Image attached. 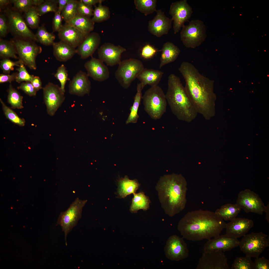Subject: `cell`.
<instances>
[{"label": "cell", "instance_id": "6da1fadb", "mask_svg": "<svg viewBox=\"0 0 269 269\" xmlns=\"http://www.w3.org/2000/svg\"><path fill=\"white\" fill-rule=\"evenodd\" d=\"M179 70L185 80L186 91L198 113L209 120L214 114L213 81L188 62H183Z\"/></svg>", "mask_w": 269, "mask_h": 269}, {"label": "cell", "instance_id": "7a4b0ae2", "mask_svg": "<svg viewBox=\"0 0 269 269\" xmlns=\"http://www.w3.org/2000/svg\"><path fill=\"white\" fill-rule=\"evenodd\" d=\"M226 223L214 212L199 209L187 213L179 221L177 229L184 238L197 241L219 235Z\"/></svg>", "mask_w": 269, "mask_h": 269}, {"label": "cell", "instance_id": "3957f363", "mask_svg": "<svg viewBox=\"0 0 269 269\" xmlns=\"http://www.w3.org/2000/svg\"><path fill=\"white\" fill-rule=\"evenodd\" d=\"M187 184L181 174L161 176L155 187L159 200L165 214L173 217L182 211L187 203Z\"/></svg>", "mask_w": 269, "mask_h": 269}, {"label": "cell", "instance_id": "277c9868", "mask_svg": "<svg viewBox=\"0 0 269 269\" xmlns=\"http://www.w3.org/2000/svg\"><path fill=\"white\" fill-rule=\"evenodd\" d=\"M166 98L171 111L179 120L190 123L198 112L182 83L180 79L174 74L169 76Z\"/></svg>", "mask_w": 269, "mask_h": 269}, {"label": "cell", "instance_id": "5b68a950", "mask_svg": "<svg viewBox=\"0 0 269 269\" xmlns=\"http://www.w3.org/2000/svg\"><path fill=\"white\" fill-rule=\"evenodd\" d=\"M142 99L145 111L153 120L160 119L166 112L167 102L165 94L158 85L146 90Z\"/></svg>", "mask_w": 269, "mask_h": 269}, {"label": "cell", "instance_id": "8992f818", "mask_svg": "<svg viewBox=\"0 0 269 269\" xmlns=\"http://www.w3.org/2000/svg\"><path fill=\"white\" fill-rule=\"evenodd\" d=\"M206 32V26L203 21L193 20L182 27L180 32L181 40L186 48L195 49L204 41L207 37Z\"/></svg>", "mask_w": 269, "mask_h": 269}, {"label": "cell", "instance_id": "52a82bcc", "mask_svg": "<svg viewBox=\"0 0 269 269\" xmlns=\"http://www.w3.org/2000/svg\"><path fill=\"white\" fill-rule=\"evenodd\" d=\"M115 73V76L123 88L127 89L144 68L142 62L131 58L121 61Z\"/></svg>", "mask_w": 269, "mask_h": 269}, {"label": "cell", "instance_id": "ba28073f", "mask_svg": "<svg viewBox=\"0 0 269 269\" xmlns=\"http://www.w3.org/2000/svg\"><path fill=\"white\" fill-rule=\"evenodd\" d=\"M269 245L268 235L260 232L246 234L240 241L239 246L246 256L256 258L259 257Z\"/></svg>", "mask_w": 269, "mask_h": 269}, {"label": "cell", "instance_id": "9c48e42d", "mask_svg": "<svg viewBox=\"0 0 269 269\" xmlns=\"http://www.w3.org/2000/svg\"><path fill=\"white\" fill-rule=\"evenodd\" d=\"M87 202V200H81L76 198L66 211L60 214L57 224L61 226L64 233L66 245L67 236L81 218L83 208Z\"/></svg>", "mask_w": 269, "mask_h": 269}, {"label": "cell", "instance_id": "30bf717a", "mask_svg": "<svg viewBox=\"0 0 269 269\" xmlns=\"http://www.w3.org/2000/svg\"><path fill=\"white\" fill-rule=\"evenodd\" d=\"M32 41L15 38L11 41L13 44L19 56V60L30 69H36V60L42 52L41 47Z\"/></svg>", "mask_w": 269, "mask_h": 269}, {"label": "cell", "instance_id": "8fae6325", "mask_svg": "<svg viewBox=\"0 0 269 269\" xmlns=\"http://www.w3.org/2000/svg\"><path fill=\"white\" fill-rule=\"evenodd\" d=\"M9 29L18 38L38 42L35 34L29 29L18 11L8 8L5 10Z\"/></svg>", "mask_w": 269, "mask_h": 269}, {"label": "cell", "instance_id": "7c38bea8", "mask_svg": "<svg viewBox=\"0 0 269 269\" xmlns=\"http://www.w3.org/2000/svg\"><path fill=\"white\" fill-rule=\"evenodd\" d=\"M236 203L246 213L252 212L262 215L266 208L259 196L248 189L240 192Z\"/></svg>", "mask_w": 269, "mask_h": 269}, {"label": "cell", "instance_id": "4fadbf2b", "mask_svg": "<svg viewBox=\"0 0 269 269\" xmlns=\"http://www.w3.org/2000/svg\"><path fill=\"white\" fill-rule=\"evenodd\" d=\"M193 12L192 8L187 0H182L172 2L171 5L169 14L173 21V29L174 34L178 33L189 21Z\"/></svg>", "mask_w": 269, "mask_h": 269}, {"label": "cell", "instance_id": "5bb4252c", "mask_svg": "<svg viewBox=\"0 0 269 269\" xmlns=\"http://www.w3.org/2000/svg\"><path fill=\"white\" fill-rule=\"evenodd\" d=\"M43 89L47 113L49 115L53 116L64 101L65 93L60 87L50 82Z\"/></svg>", "mask_w": 269, "mask_h": 269}, {"label": "cell", "instance_id": "9a60e30c", "mask_svg": "<svg viewBox=\"0 0 269 269\" xmlns=\"http://www.w3.org/2000/svg\"><path fill=\"white\" fill-rule=\"evenodd\" d=\"M184 238L176 235L170 236L164 247L166 257L173 261H178L187 258L189 250Z\"/></svg>", "mask_w": 269, "mask_h": 269}, {"label": "cell", "instance_id": "2e32d148", "mask_svg": "<svg viewBox=\"0 0 269 269\" xmlns=\"http://www.w3.org/2000/svg\"><path fill=\"white\" fill-rule=\"evenodd\" d=\"M197 269H229L228 259L224 252L219 250L203 251Z\"/></svg>", "mask_w": 269, "mask_h": 269}, {"label": "cell", "instance_id": "e0dca14e", "mask_svg": "<svg viewBox=\"0 0 269 269\" xmlns=\"http://www.w3.org/2000/svg\"><path fill=\"white\" fill-rule=\"evenodd\" d=\"M126 51V49L120 45L106 43L98 49V54L99 59L111 67L120 63L122 54Z\"/></svg>", "mask_w": 269, "mask_h": 269}, {"label": "cell", "instance_id": "ac0fdd59", "mask_svg": "<svg viewBox=\"0 0 269 269\" xmlns=\"http://www.w3.org/2000/svg\"><path fill=\"white\" fill-rule=\"evenodd\" d=\"M238 238L226 234L219 235L208 240L204 245L203 251L219 250L224 252L229 251L239 246Z\"/></svg>", "mask_w": 269, "mask_h": 269}, {"label": "cell", "instance_id": "d6986e66", "mask_svg": "<svg viewBox=\"0 0 269 269\" xmlns=\"http://www.w3.org/2000/svg\"><path fill=\"white\" fill-rule=\"evenodd\" d=\"M156 12V15L148 22V29L152 34L160 37L168 33L173 21L167 17L161 10H157Z\"/></svg>", "mask_w": 269, "mask_h": 269}, {"label": "cell", "instance_id": "ffe728a7", "mask_svg": "<svg viewBox=\"0 0 269 269\" xmlns=\"http://www.w3.org/2000/svg\"><path fill=\"white\" fill-rule=\"evenodd\" d=\"M86 73L80 70L78 72L69 82V93L72 95L83 96L90 93L91 82Z\"/></svg>", "mask_w": 269, "mask_h": 269}, {"label": "cell", "instance_id": "44dd1931", "mask_svg": "<svg viewBox=\"0 0 269 269\" xmlns=\"http://www.w3.org/2000/svg\"><path fill=\"white\" fill-rule=\"evenodd\" d=\"M91 57V59L84 64L88 76L95 80L100 82L107 79L110 75L108 67L99 59L94 58L92 56Z\"/></svg>", "mask_w": 269, "mask_h": 269}, {"label": "cell", "instance_id": "7402d4cb", "mask_svg": "<svg viewBox=\"0 0 269 269\" xmlns=\"http://www.w3.org/2000/svg\"><path fill=\"white\" fill-rule=\"evenodd\" d=\"M254 225L253 222L252 220L236 217L226 223L225 228L226 234L238 238L246 234Z\"/></svg>", "mask_w": 269, "mask_h": 269}, {"label": "cell", "instance_id": "603a6c76", "mask_svg": "<svg viewBox=\"0 0 269 269\" xmlns=\"http://www.w3.org/2000/svg\"><path fill=\"white\" fill-rule=\"evenodd\" d=\"M58 35L61 41L75 48L78 47L86 37L76 28L66 23L58 32Z\"/></svg>", "mask_w": 269, "mask_h": 269}, {"label": "cell", "instance_id": "cb8c5ba5", "mask_svg": "<svg viewBox=\"0 0 269 269\" xmlns=\"http://www.w3.org/2000/svg\"><path fill=\"white\" fill-rule=\"evenodd\" d=\"M101 38L97 33H90L76 49V53L85 59L92 56L100 43Z\"/></svg>", "mask_w": 269, "mask_h": 269}, {"label": "cell", "instance_id": "d4e9b609", "mask_svg": "<svg viewBox=\"0 0 269 269\" xmlns=\"http://www.w3.org/2000/svg\"><path fill=\"white\" fill-rule=\"evenodd\" d=\"M52 45L54 55L59 61L66 62L71 59L76 53L75 48L62 41L54 42Z\"/></svg>", "mask_w": 269, "mask_h": 269}, {"label": "cell", "instance_id": "484cf974", "mask_svg": "<svg viewBox=\"0 0 269 269\" xmlns=\"http://www.w3.org/2000/svg\"><path fill=\"white\" fill-rule=\"evenodd\" d=\"M164 73L161 71L144 68L137 78L140 81L142 89L147 85L151 87L157 85Z\"/></svg>", "mask_w": 269, "mask_h": 269}, {"label": "cell", "instance_id": "4316f807", "mask_svg": "<svg viewBox=\"0 0 269 269\" xmlns=\"http://www.w3.org/2000/svg\"><path fill=\"white\" fill-rule=\"evenodd\" d=\"M161 51V53L159 66L160 68L165 65L176 60L181 51L177 46L173 43L167 42L163 44Z\"/></svg>", "mask_w": 269, "mask_h": 269}, {"label": "cell", "instance_id": "83f0119b", "mask_svg": "<svg viewBox=\"0 0 269 269\" xmlns=\"http://www.w3.org/2000/svg\"><path fill=\"white\" fill-rule=\"evenodd\" d=\"M94 23L90 17L78 14L65 23L76 28L87 36L94 30Z\"/></svg>", "mask_w": 269, "mask_h": 269}, {"label": "cell", "instance_id": "f1b7e54d", "mask_svg": "<svg viewBox=\"0 0 269 269\" xmlns=\"http://www.w3.org/2000/svg\"><path fill=\"white\" fill-rule=\"evenodd\" d=\"M118 184V194L121 198H123L128 195L135 193L140 186L137 179L130 180L127 176L120 178Z\"/></svg>", "mask_w": 269, "mask_h": 269}, {"label": "cell", "instance_id": "f546056e", "mask_svg": "<svg viewBox=\"0 0 269 269\" xmlns=\"http://www.w3.org/2000/svg\"><path fill=\"white\" fill-rule=\"evenodd\" d=\"M241 209L236 203H227L222 205L214 212L223 220L231 221L236 217Z\"/></svg>", "mask_w": 269, "mask_h": 269}, {"label": "cell", "instance_id": "4dcf8cb0", "mask_svg": "<svg viewBox=\"0 0 269 269\" xmlns=\"http://www.w3.org/2000/svg\"><path fill=\"white\" fill-rule=\"evenodd\" d=\"M130 210L132 213H137L140 209L146 211L149 209L151 201L148 196L141 192L133 194Z\"/></svg>", "mask_w": 269, "mask_h": 269}, {"label": "cell", "instance_id": "1f68e13d", "mask_svg": "<svg viewBox=\"0 0 269 269\" xmlns=\"http://www.w3.org/2000/svg\"><path fill=\"white\" fill-rule=\"evenodd\" d=\"M137 92L134 98V101L133 105L130 109V112L126 121V123H135L137 121L139 117L138 111L142 98V88L140 83L137 84Z\"/></svg>", "mask_w": 269, "mask_h": 269}, {"label": "cell", "instance_id": "d6a6232c", "mask_svg": "<svg viewBox=\"0 0 269 269\" xmlns=\"http://www.w3.org/2000/svg\"><path fill=\"white\" fill-rule=\"evenodd\" d=\"M17 53L13 44L9 41L2 39H0V56L3 59L11 58L15 59H19L16 55Z\"/></svg>", "mask_w": 269, "mask_h": 269}, {"label": "cell", "instance_id": "836d02e7", "mask_svg": "<svg viewBox=\"0 0 269 269\" xmlns=\"http://www.w3.org/2000/svg\"><path fill=\"white\" fill-rule=\"evenodd\" d=\"M156 0H135L136 8L145 16L156 11Z\"/></svg>", "mask_w": 269, "mask_h": 269}, {"label": "cell", "instance_id": "e575fe53", "mask_svg": "<svg viewBox=\"0 0 269 269\" xmlns=\"http://www.w3.org/2000/svg\"><path fill=\"white\" fill-rule=\"evenodd\" d=\"M8 95L7 101L12 108L22 109L23 108L22 104L23 97L10 83L7 90Z\"/></svg>", "mask_w": 269, "mask_h": 269}, {"label": "cell", "instance_id": "d590c367", "mask_svg": "<svg viewBox=\"0 0 269 269\" xmlns=\"http://www.w3.org/2000/svg\"><path fill=\"white\" fill-rule=\"evenodd\" d=\"M35 35L38 42L45 46L52 45L55 38V35L48 32L43 25L38 27Z\"/></svg>", "mask_w": 269, "mask_h": 269}, {"label": "cell", "instance_id": "8d00e7d4", "mask_svg": "<svg viewBox=\"0 0 269 269\" xmlns=\"http://www.w3.org/2000/svg\"><path fill=\"white\" fill-rule=\"evenodd\" d=\"M24 13L25 21L27 26L32 29L39 27L40 15L36 6H33Z\"/></svg>", "mask_w": 269, "mask_h": 269}, {"label": "cell", "instance_id": "74e56055", "mask_svg": "<svg viewBox=\"0 0 269 269\" xmlns=\"http://www.w3.org/2000/svg\"><path fill=\"white\" fill-rule=\"evenodd\" d=\"M78 0H70L61 12L63 18L65 22L71 20L78 14L77 11Z\"/></svg>", "mask_w": 269, "mask_h": 269}, {"label": "cell", "instance_id": "f35d334b", "mask_svg": "<svg viewBox=\"0 0 269 269\" xmlns=\"http://www.w3.org/2000/svg\"><path fill=\"white\" fill-rule=\"evenodd\" d=\"M100 3L98 6H95L93 10V17L91 18L95 22L99 23L108 20L110 17V12L109 8L103 5Z\"/></svg>", "mask_w": 269, "mask_h": 269}, {"label": "cell", "instance_id": "ab89813d", "mask_svg": "<svg viewBox=\"0 0 269 269\" xmlns=\"http://www.w3.org/2000/svg\"><path fill=\"white\" fill-rule=\"evenodd\" d=\"M0 102L4 114L7 118L12 123L20 126H24L25 121L24 119L19 117L13 110L6 105L1 98Z\"/></svg>", "mask_w": 269, "mask_h": 269}, {"label": "cell", "instance_id": "60d3db41", "mask_svg": "<svg viewBox=\"0 0 269 269\" xmlns=\"http://www.w3.org/2000/svg\"><path fill=\"white\" fill-rule=\"evenodd\" d=\"M231 269H254V262L249 256L237 257L232 264Z\"/></svg>", "mask_w": 269, "mask_h": 269}, {"label": "cell", "instance_id": "b9f144b4", "mask_svg": "<svg viewBox=\"0 0 269 269\" xmlns=\"http://www.w3.org/2000/svg\"><path fill=\"white\" fill-rule=\"evenodd\" d=\"M57 0H44L40 5L37 7L40 16L49 12H57L58 10Z\"/></svg>", "mask_w": 269, "mask_h": 269}, {"label": "cell", "instance_id": "7bdbcfd3", "mask_svg": "<svg viewBox=\"0 0 269 269\" xmlns=\"http://www.w3.org/2000/svg\"><path fill=\"white\" fill-rule=\"evenodd\" d=\"M54 76L59 81L61 84V89L65 93L66 84L67 81L69 80L70 79L68 77V71L64 64L62 65L58 68Z\"/></svg>", "mask_w": 269, "mask_h": 269}, {"label": "cell", "instance_id": "ee69618b", "mask_svg": "<svg viewBox=\"0 0 269 269\" xmlns=\"http://www.w3.org/2000/svg\"><path fill=\"white\" fill-rule=\"evenodd\" d=\"M10 1L13 4L14 9L19 12L24 13L34 6L33 0H12Z\"/></svg>", "mask_w": 269, "mask_h": 269}, {"label": "cell", "instance_id": "f6af8a7d", "mask_svg": "<svg viewBox=\"0 0 269 269\" xmlns=\"http://www.w3.org/2000/svg\"><path fill=\"white\" fill-rule=\"evenodd\" d=\"M24 65L21 62L20 66L16 68L18 72L15 81L18 83L24 81L31 82L34 76L33 75H31L28 73Z\"/></svg>", "mask_w": 269, "mask_h": 269}, {"label": "cell", "instance_id": "bcb514c9", "mask_svg": "<svg viewBox=\"0 0 269 269\" xmlns=\"http://www.w3.org/2000/svg\"><path fill=\"white\" fill-rule=\"evenodd\" d=\"M21 62L20 60L18 61L14 62L9 58L3 59L0 61V67L4 74H8L11 71L14 69V66L19 67Z\"/></svg>", "mask_w": 269, "mask_h": 269}, {"label": "cell", "instance_id": "7dc6e473", "mask_svg": "<svg viewBox=\"0 0 269 269\" xmlns=\"http://www.w3.org/2000/svg\"><path fill=\"white\" fill-rule=\"evenodd\" d=\"M77 9L78 14L80 15L89 17L93 16L94 10L92 6L85 5L82 0L78 1Z\"/></svg>", "mask_w": 269, "mask_h": 269}, {"label": "cell", "instance_id": "c3c4849f", "mask_svg": "<svg viewBox=\"0 0 269 269\" xmlns=\"http://www.w3.org/2000/svg\"><path fill=\"white\" fill-rule=\"evenodd\" d=\"M158 51L154 47L149 44H147L142 48L141 53V56L143 58L148 59L153 57Z\"/></svg>", "mask_w": 269, "mask_h": 269}, {"label": "cell", "instance_id": "681fc988", "mask_svg": "<svg viewBox=\"0 0 269 269\" xmlns=\"http://www.w3.org/2000/svg\"><path fill=\"white\" fill-rule=\"evenodd\" d=\"M17 88L23 91L29 96H34L36 95L37 91L30 82H22Z\"/></svg>", "mask_w": 269, "mask_h": 269}, {"label": "cell", "instance_id": "f907efd6", "mask_svg": "<svg viewBox=\"0 0 269 269\" xmlns=\"http://www.w3.org/2000/svg\"><path fill=\"white\" fill-rule=\"evenodd\" d=\"M254 262V269H269V260L264 257L256 258Z\"/></svg>", "mask_w": 269, "mask_h": 269}, {"label": "cell", "instance_id": "816d5d0a", "mask_svg": "<svg viewBox=\"0 0 269 269\" xmlns=\"http://www.w3.org/2000/svg\"><path fill=\"white\" fill-rule=\"evenodd\" d=\"M63 20L60 13L57 11L55 13L52 22L53 32H58L62 27V21Z\"/></svg>", "mask_w": 269, "mask_h": 269}, {"label": "cell", "instance_id": "f5cc1de1", "mask_svg": "<svg viewBox=\"0 0 269 269\" xmlns=\"http://www.w3.org/2000/svg\"><path fill=\"white\" fill-rule=\"evenodd\" d=\"M9 29L8 23L5 15L3 14L0 15V36L4 37L6 35L8 29Z\"/></svg>", "mask_w": 269, "mask_h": 269}, {"label": "cell", "instance_id": "db71d44e", "mask_svg": "<svg viewBox=\"0 0 269 269\" xmlns=\"http://www.w3.org/2000/svg\"><path fill=\"white\" fill-rule=\"evenodd\" d=\"M18 73L15 72L11 75L5 74H1L0 75V83H2L6 82L11 83L15 80Z\"/></svg>", "mask_w": 269, "mask_h": 269}, {"label": "cell", "instance_id": "11a10c76", "mask_svg": "<svg viewBox=\"0 0 269 269\" xmlns=\"http://www.w3.org/2000/svg\"><path fill=\"white\" fill-rule=\"evenodd\" d=\"M31 82L37 91L42 88V81L38 76H34Z\"/></svg>", "mask_w": 269, "mask_h": 269}, {"label": "cell", "instance_id": "9f6ffc18", "mask_svg": "<svg viewBox=\"0 0 269 269\" xmlns=\"http://www.w3.org/2000/svg\"><path fill=\"white\" fill-rule=\"evenodd\" d=\"M69 0H57V3L59 4L58 10L57 11L61 13L63 9Z\"/></svg>", "mask_w": 269, "mask_h": 269}, {"label": "cell", "instance_id": "6f0895ef", "mask_svg": "<svg viewBox=\"0 0 269 269\" xmlns=\"http://www.w3.org/2000/svg\"><path fill=\"white\" fill-rule=\"evenodd\" d=\"M83 3L85 5L90 6L95 5L97 3H102L104 0H82Z\"/></svg>", "mask_w": 269, "mask_h": 269}, {"label": "cell", "instance_id": "680465c9", "mask_svg": "<svg viewBox=\"0 0 269 269\" xmlns=\"http://www.w3.org/2000/svg\"><path fill=\"white\" fill-rule=\"evenodd\" d=\"M10 3H11L10 0H0V9L1 8H3L4 7Z\"/></svg>", "mask_w": 269, "mask_h": 269}, {"label": "cell", "instance_id": "91938a15", "mask_svg": "<svg viewBox=\"0 0 269 269\" xmlns=\"http://www.w3.org/2000/svg\"><path fill=\"white\" fill-rule=\"evenodd\" d=\"M269 203L266 206L265 212L266 213V219L268 222H269Z\"/></svg>", "mask_w": 269, "mask_h": 269}, {"label": "cell", "instance_id": "94428289", "mask_svg": "<svg viewBox=\"0 0 269 269\" xmlns=\"http://www.w3.org/2000/svg\"><path fill=\"white\" fill-rule=\"evenodd\" d=\"M33 6L37 7L41 4L44 0H33Z\"/></svg>", "mask_w": 269, "mask_h": 269}]
</instances>
